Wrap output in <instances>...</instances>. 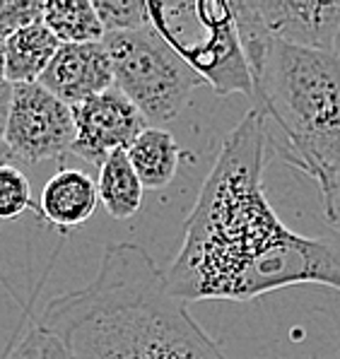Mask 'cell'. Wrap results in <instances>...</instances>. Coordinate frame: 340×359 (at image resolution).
Instances as JSON below:
<instances>
[{"instance_id": "cell-1", "label": "cell", "mask_w": 340, "mask_h": 359, "mask_svg": "<svg viewBox=\"0 0 340 359\" xmlns=\"http://www.w3.org/2000/svg\"><path fill=\"white\" fill-rule=\"evenodd\" d=\"M268 121L259 109L224 135L184 222V241L164 273L181 302H251L294 285L340 290V258L292 231L263 189Z\"/></svg>"}, {"instance_id": "cell-2", "label": "cell", "mask_w": 340, "mask_h": 359, "mask_svg": "<svg viewBox=\"0 0 340 359\" xmlns=\"http://www.w3.org/2000/svg\"><path fill=\"white\" fill-rule=\"evenodd\" d=\"M39 323L70 359H224L150 253L128 241L104 248L92 283L48 302Z\"/></svg>"}, {"instance_id": "cell-3", "label": "cell", "mask_w": 340, "mask_h": 359, "mask_svg": "<svg viewBox=\"0 0 340 359\" xmlns=\"http://www.w3.org/2000/svg\"><path fill=\"white\" fill-rule=\"evenodd\" d=\"M254 80V109L280 135L268 137L290 167L304 171L319 193L340 181V60L278 41L263 29L254 3H229Z\"/></svg>"}, {"instance_id": "cell-4", "label": "cell", "mask_w": 340, "mask_h": 359, "mask_svg": "<svg viewBox=\"0 0 340 359\" xmlns=\"http://www.w3.org/2000/svg\"><path fill=\"white\" fill-rule=\"evenodd\" d=\"M150 5V25L181 60L220 97L254 99V80L239 41L232 5L222 0H172Z\"/></svg>"}, {"instance_id": "cell-5", "label": "cell", "mask_w": 340, "mask_h": 359, "mask_svg": "<svg viewBox=\"0 0 340 359\" xmlns=\"http://www.w3.org/2000/svg\"><path fill=\"white\" fill-rule=\"evenodd\" d=\"M114 70V87L123 92L147 126L172 123L203 80L155 29L116 32L102 39Z\"/></svg>"}, {"instance_id": "cell-6", "label": "cell", "mask_w": 340, "mask_h": 359, "mask_svg": "<svg viewBox=\"0 0 340 359\" xmlns=\"http://www.w3.org/2000/svg\"><path fill=\"white\" fill-rule=\"evenodd\" d=\"M73 107L60 102L39 82L13 85V102L5 130V145L13 157L27 164L63 159L68 152H73Z\"/></svg>"}, {"instance_id": "cell-7", "label": "cell", "mask_w": 340, "mask_h": 359, "mask_svg": "<svg viewBox=\"0 0 340 359\" xmlns=\"http://www.w3.org/2000/svg\"><path fill=\"white\" fill-rule=\"evenodd\" d=\"M75 142L73 154L100 167L111 152L128 150L147 128V121L116 87L73 107Z\"/></svg>"}, {"instance_id": "cell-8", "label": "cell", "mask_w": 340, "mask_h": 359, "mask_svg": "<svg viewBox=\"0 0 340 359\" xmlns=\"http://www.w3.org/2000/svg\"><path fill=\"white\" fill-rule=\"evenodd\" d=\"M254 10L273 39L311 51H333L340 32V3L256 0Z\"/></svg>"}, {"instance_id": "cell-9", "label": "cell", "mask_w": 340, "mask_h": 359, "mask_svg": "<svg viewBox=\"0 0 340 359\" xmlns=\"http://www.w3.org/2000/svg\"><path fill=\"white\" fill-rule=\"evenodd\" d=\"M39 85L68 107H78L114 87L111 58L102 41L60 43Z\"/></svg>"}, {"instance_id": "cell-10", "label": "cell", "mask_w": 340, "mask_h": 359, "mask_svg": "<svg viewBox=\"0 0 340 359\" xmlns=\"http://www.w3.org/2000/svg\"><path fill=\"white\" fill-rule=\"evenodd\" d=\"M97 201V181L80 169L63 167L41 189L36 215L58 229H73L95 215Z\"/></svg>"}, {"instance_id": "cell-11", "label": "cell", "mask_w": 340, "mask_h": 359, "mask_svg": "<svg viewBox=\"0 0 340 359\" xmlns=\"http://www.w3.org/2000/svg\"><path fill=\"white\" fill-rule=\"evenodd\" d=\"M125 154H128V162L140 179L142 189L160 191L172 184L179 171L181 147L177 137L167 128L147 126L135 137L133 145L125 150Z\"/></svg>"}, {"instance_id": "cell-12", "label": "cell", "mask_w": 340, "mask_h": 359, "mask_svg": "<svg viewBox=\"0 0 340 359\" xmlns=\"http://www.w3.org/2000/svg\"><path fill=\"white\" fill-rule=\"evenodd\" d=\"M60 41L48 32L43 22L25 27L18 34L5 39V80L10 85L39 82L43 70L56 56Z\"/></svg>"}, {"instance_id": "cell-13", "label": "cell", "mask_w": 340, "mask_h": 359, "mask_svg": "<svg viewBox=\"0 0 340 359\" xmlns=\"http://www.w3.org/2000/svg\"><path fill=\"white\" fill-rule=\"evenodd\" d=\"M142 189L140 179L135 176L128 162L125 150L111 152L100 164L97 176V196L114 219H130L142 205Z\"/></svg>"}, {"instance_id": "cell-14", "label": "cell", "mask_w": 340, "mask_h": 359, "mask_svg": "<svg viewBox=\"0 0 340 359\" xmlns=\"http://www.w3.org/2000/svg\"><path fill=\"white\" fill-rule=\"evenodd\" d=\"M43 25L60 43L102 41L104 29L90 0H51L43 3Z\"/></svg>"}, {"instance_id": "cell-15", "label": "cell", "mask_w": 340, "mask_h": 359, "mask_svg": "<svg viewBox=\"0 0 340 359\" xmlns=\"http://www.w3.org/2000/svg\"><path fill=\"white\" fill-rule=\"evenodd\" d=\"M29 210L39 212L34 196H32L29 179L13 164L0 162V222L20 219Z\"/></svg>"}, {"instance_id": "cell-16", "label": "cell", "mask_w": 340, "mask_h": 359, "mask_svg": "<svg viewBox=\"0 0 340 359\" xmlns=\"http://www.w3.org/2000/svg\"><path fill=\"white\" fill-rule=\"evenodd\" d=\"M104 34L135 32L150 27V5L145 0H95Z\"/></svg>"}, {"instance_id": "cell-17", "label": "cell", "mask_w": 340, "mask_h": 359, "mask_svg": "<svg viewBox=\"0 0 340 359\" xmlns=\"http://www.w3.org/2000/svg\"><path fill=\"white\" fill-rule=\"evenodd\" d=\"M3 359H70V355L56 335L48 333L41 323H34L10 345Z\"/></svg>"}, {"instance_id": "cell-18", "label": "cell", "mask_w": 340, "mask_h": 359, "mask_svg": "<svg viewBox=\"0 0 340 359\" xmlns=\"http://www.w3.org/2000/svg\"><path fill=\"white\" fill-rule=\"evenodd\" d=\"M41 20L43 3L39 0H0V39L3 41Z\"/></svg>"}, {"instance_id": "cell-19", "label": "cell", "mask_w": 340, "mask_h": 359, "mask_svg": "<svg viewBox=\"0 0 340 359\" xmlns=\"http://www.w3.org/2000/svg\"><path fill=\"white\" fill-rule=\"evenodd\" d=\"M321 201H323V212H326V219L340 231V181H336L331 189L321 193Z\"/></svg>"}, {"instance_id": "cell-20", "label": "cell", "mask_w": 340, "mask_h": 359, "mask_svg": "<svg viewBox=\"0 0 340 359\" xmlns=\"http://www.w3.org/2000/svg\"><path fill=\"white\" fill-rule=\"evenodd\" d=\"M10 102H13V85L0 82V142H5V130H8Z\"/></svg>"}, {"instance_id": "cell-21", "label": "cell", "mask_w": 340, "mask_h": 359, "mask_svg": "<svg viewBox=\"0 0 340 359\" xmlns=\"http://www.w3.org/2000/svg\"><path fill=\"white\" fill-rule=\"evenodd\" d=\"M0 82H8L5 80V41L0 39Z\"/></svg>"}, {"instance_id": "cell-22", "label": "cell", "mask_w": 340, "mask_h": 359, "mask_svg": "<svg viewBox=\"0 0 340 359\" xmlns=\"http://www.w3.org/2000/svg\"><path fill=\"white\" fill-rule=\"evenodd\" d=\"M333 51H336V56H338V60H340V32H338V39H336V48H333Z\"/></svg>"}]
</instances>
